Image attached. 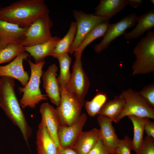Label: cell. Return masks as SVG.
I'll return each instance as SVG.
<instances>
[{
	"instance_id": "obj_1",
	"label": "cell",
	"mask_w": 154,
	"mask_h": 154,
	"mask_svg": "<svg viewBox=\"0 0 154 154\" xmlns=\"http://www.w3.org/2000/svg\"><path fill=\"white\" fill-rule=\"evenodd\" d=\"M43 0H20L0 8V19L27 28L40 17L49 14Z\"/></svg>"
},
{
	"instance_id": "obj_2",
	"label": "cell",
	"mask_w": 154,
	"mask_h": 154,
	"mask_svg": "<svg viewBox=\"0 0 154 154\" xmlns=\"http://www.w3.org/2000/svg\"><path fill=\"white\" fill-rule=\"evenodd\" d=\"M1 108L13 123L17 127L27 144L32 134V129L29 125L15 91V79L9 77H1Z\"/></svg>"
},
{
	"instance_id": "obj_3",
	"label": "cell",
	"mask_w": 154,
	"mask_h": 154,
	"mask_svg": "<svg viewBox=\"0 0 154 154\" xmlns=\"http://www.w3.org/2000/svg\"><path fill=\"white\" fill-rule=\"evenodd\" d=\"M27 61L31 70L29 79L25 86L18 88L19 92L23 94L19 102L22 109L33 108L40 102L48 99L46 95L42 93L40 88L43 73L42 68L45 63L44 60L37 63H33L30 59Z\"/></svg>"
},
{
	"instance_id": "obj_4",
	"label": "cell",
	"mask_w": 154,
	"mask_h": 154,
	"mask_svg": "<svg viewBox=\"0 0 154 154\" xmlns=\"http://www.w3.org/2000/svg\"><path fill=\"white\" fill-rule=\"evenodd\" d=\"M136 59L132 65V75L154 72V33L149 31L134 47Z\"/></svg>"
},
{
	"instance_id": "obj_5",
	"label": "cell",
	"mask_w": 154,
	"mask_h": 154,
	"mask_svg": "<svg viewBox=\"0 0 154 154\" xmlns=\"http://www.w3.org/2000/svg\"><path fill=\"white\" fill-rule=\"evenodd\" d=\"M74 52L75 60L72 67V72L70 80L65 88L83 107L90 83L82 67V53L76 51Z\"/></svg>"
},
{
	"instance_id": "obj_6",
	"label": "cell",
	"mask_w": 154,
	"mask_h": 154,
	"mask_svg": "<svg viewBox=\"0 0 154 154\" xmlns=\"http://www.w3.org/2000/svg\"><path fill=\"white\" fill-rule=\"evenodd\" d=\"M119 96L124 100L125 104L116 123L123 117L131 115L154 119V109L149 105L138 92L129 88L123 91Z\"/></svg>"
},
{
	"instance_id": "obj_7",
	"label": "cell",
	"mask_w": 154,
	"mask_h": 154,
	"mask_svg": "<svg viewBox=\"0 0 154 154\" xmlns=\"http://www.w3.org/2000/svg\"><path fill=\"white\" fill-rule=\"evenodd\" d=\"M49 14L40 17L29 26L19 43L24 47H29L50 40L52 37L50 29L53 23Z\"/></svg>"
},
{
	"instance_id": "obj_8",
	"label": "cell",
	"mask_w": 154,
	"mask_h": 154,
	"mask_svg": "<svg viewBox=\"0 0 154 154\" xmlns=\"http://www.w3.org/2000/svg\"><path fill=\"white\" fill-rule=\"evenodd\" d=\"M60 98L56 108L60 126H70L76 122L81 114L80 103L69 93L65 87L60 86Z\"/></svg>"
},
{
	"instance_id": "obj_9",
	"label": "cell",
	"mask_w": 154,
	"mask_h": 154,
	"mask_svg": "<svg viewBox=\"0 0 154 154\" xmlns=\"http://www.w3.org/2000/svg\"><path fill=\"white\" fill-rule=\"evenodd\" d=\"M73 15L76 20V33L74 41L70 47L69 53L72 54L80 46L89 32L95 26L111 18L103 17L94 14H87L77 10L73 11Z\"/></svg>"
},
{
	"instance_id": "obj_10",
	"label": "cell",
	"mask_w": 154,
	"mask_h": 154,
	"mask_svg": "<svg viewBox=\"0 0 154 154\" xmlns=\"http://www.w3.org/2000/svg\"><path fill=\"white\" fill-rule=\"evenodd\" d=\"M137 17L135 13L127 15L117 23L110 24L102 40L94 47L98 54L107 48L110 43L118 37L125 33L126 30L133 27L137 22Z\"/></svg>"
},
{
	"instance_id": "obj_11",
	"label": "cell",
	"mask_w": 154,
	"mask_h": 154,
	"mask_svg": "<svg viewBox=\"0 0 154 154\" xmlns=\"http://www.w3.org/2000/svg\"><path fill=\"white\" fill-rule=\"evenodd\" d=\"M29 56L27 52H23L8 64L0 65V78L7 76L13 78L17 80L23 87L25 86L29 81L30 76L24 69L23 62L24 60H27Z\"/></svg>"
},
{
	"instance_id": "obj_12",
	"label": "cell",
	"mask_w": 154,
	"mask_h": 154,
	"mask_svg": "<svg viewBox=\"0 0 154 154\" xmlns=\"http://www.w3.org/2000/svg\"><path fill=\"white\" fill-rule=\"evenodd\" d=\"M87 119L86 114H82L78 119L70 126L60 125L58 131L60 146L63 148L74 147Z\"/></svg>"
},
{
	"instance_id": "obj_13",
	"label": "cell",
	"mask_w": 154,
	"mask_h": 154,
	"mask_svg": "<svg viewBox=\"0 0 154 154\" xmlns=\"http://www.w3.org/2000/svg\"><path fill=\"white\" fill-rule=\"evenodd\" d=\"M42 121L58 148L60 146L58 131L60 124L56 108L48 102L42 103L40 108Z\"/></svg>"
},
{
	"instance_id": "obj_14",
	"label": "cell",
	"mask_w": 154,
	"mask_h": 154,
	"mask_svg": "<svg viewBox=\"0 0 154 154\" xmlns=\"http://www.w3.org/2000/svg\"><path fill=\"white\" fill-rule=\"evenodd\" d=\"M58 70L56 65L52 64L43 73L42 76L43 87L46 95L50 102L57 107L60 104V86L56 77Z\"/></svg>"
},
{
	"instance_id": "obj_15",
	"label": "cell",
	"mask_w": 154,
	"mask_h": 154,
	"mask_svg": "<svg viewBox=\"0 0 154 154\" xmlns=\"http://www.w3.org/2000/svg\"><path fill=\"white\" fill-rule=\"evenodd\" d=\"M27 28H22L0 19V49L9 43H19Z\"/></svg>"
},
{
	"instance_id": "obj_16",
	"label": "cell",
	"mask_w": 154,
	"mask_h": 154,
	"mask_svg": "<svg viewBox=\"0 0 154 154\" xmlns=\"http://www.w3.org/2000/svg\"><path fill=\"white\" fill-rule=\"evenodd\" d=\"M97 120L100 127V140L106 146L115 149L119 139L112 124V120L106 116L99 115Z\"/></svg>"
},
{
	"instance_id": "obj_17",
	"label": "cell",
	"mask_w": 154,
	"mask_h": 154,
	"mask_svg": "<svg viewBox=\"0 0 154 154\" xmlns=\"http://www.w3.org/2000/svg\"><path fill=\"white\" fill-rule=\"evenodd\" d=\"M36 142L37 154H57L58 148L42 121L38 127Z\"/></svg>"
},
{
	"instance_id": "obj_18",
	"label": "cell",
	"mask_w": 154,
	"mask_h": 154,
	"mask_svg": "<svg viewBox=\"0 0 154 154\" xmlns=\"http://www.w3.org/2000/svg\"><path fill=\"white\" fill-rule=\"evenodd\" d=\"M137 24L131 31L125 33L123 37L129 40L138 38L146 32L149 31L154 27V10L150 9L148 12L137 17Z\"/></svg>"
},
{
	"instance_id": "obj_19",
	"label": "cell",
	"mask_w": 154,
	"mask_h": 154,
	"mask_svg": "<svg viewBox=\"0 0 154 154\" xmlns=\"http://www.w3.org/2000/svg\"><path fill=\"white\" fill-rule=\"evenodd\" d=\"M61 38L55 36L44 43L29 47H24L26 52H29L35 60V63L44 60L50 56Z\"/></svg>"
},
{
	"instance_id": "obj_20",
	"label": "cell",
	"mask_w": 154,
	"mask_h": 154,
	"mask_svg": "<svg viewBox=\"0 0 154 154\" xmlns=\"http://www.w3.org/2000/svg\"><path fill=\"white\" fill-rule=\"evenodd\" d=\"M99 140V129L94 128L89 131H82L74 148L78 154H88Z\"/></svg>"
},
{
	"instance_id": "obj_21",
	"label": "cell",
	"mask_w": 154,
	"mask_h": 154,
	"mask_svg": "<svg viewBox=\"0 0 154 154\" xmlns=\"http://www.w3.org/2000/svg\"><path fill=\"white\" fill-rule=\"evenodd\" d=\"M128 5V0H101L95 9L94 14L111 18Z\"/></svg>"
},
{
	"instance_id": "obj_22",
	"label": "cell",
	"mask_w": 154,
	"mask_h": 154,
	"mask_svg": "<svg viewBox=\"0 0 154 154\" xmlns=\"http://www.w3.org/2000/svg\"><path fill=\"white\" fill-rule=\"evenodd\" d=\"M76 29V21L71 22L67 33L60 39L50 56L57 59L63 55L69 53L75 37Z\"/></svg>"
},
{
	"instance_id": "obj_23",
	"label": "cell",
	"mask_w": 154,
	"mask_h": 154,
	"mask_svg": "<svg viewBox=\"0 0 154 154\" xmlns=\"http://www.w3.org/2000/svg\"><path fill=\"white\" fill-rule=\"evenodd\" d=\"M125 104L123 99L116 96L112 100L106 101L98 113L110 119L116 123L117 119L122 112Z\"/></svg>"
},
{
	"instance_id": "obj_24",
	"label": "cell",
	"mask_w": 154,
	"mask_h": 154,
	"mask_svg": "<svg viewBox=\"0 0 154 154\" xmlns=\"http://www.w3.org/2000/svg\"><path fill=\"white\" fill-rule=\"evenodd\" d=\"M133 126V137L132 140V149L136 153L142 146L144 141V127L147 117L135 116H127Z\"/></svg>"
},
{
	"instance_id": "obj_25",
	"label": "cell",
	"mask_w": 154,
	"mask_h": 154,
	"mask_svg": "<svg viewBox=\"0 0 154 154\" xmlns=\"http://www.w3.org/2000/svg\"><path fill=\"white\" fill-rule=\"evenodd\" d=\"M110 25L109 20H107L96 25L89 32L80 46L74 51L82 54L85 48L92 41L104 36Z\"/></svg>"
},
{
	"instance_id": "obj_26",
	"label": "cell",
	"mask_w": 154,
	"mask_h": 154,
	"mask_svg": "<svg viewBox=\"0 0 154 154\" xmlns=\"http://www.w3.org/2000/svg\"><path fill=\"white\" fill-rule=\"evenodd\" d=\"M59 64L60 71L57 80L60 86L65 87L70 78L71 73L70 71V67L72 58L66 54L57 58Z\"/></svg>"
},
{
	"instance_id": "obj_27",
	"label": "cell",
	"mask_w": 154,
	"mask_h": 154,
	"mask_svg": "<svg viewBox=\"0 0 154 154\" xmlns=\"http://www.w3.org/2000/svg\"><path fill=\"white\" fill-rule=\"evenodd\" d=\"M26 52L25 47L19 43H11L0 49V64L10 62L20 53Z\"/></svg>"
},
{
	"instance_id": "obj_28",
	"label": "cell",
	"mask_w": 154,
	"mask_h": 154,
	"mask_svg": "<svg viewBox=\"0 0 154 154\" xmlns=\"http://www.w3.org/2000/svg\"><path fill=\"white\" fill-rule=\"evenodd\" d=\"M107 100V96L104 93H98L90 101L85 102V108L89 115L94 117L98 114L99 112Z\"/></svg>"
},
{
	"instance_id": "obj_29",
	"label": "cell",
	"mask_w": 154,
	"mask_h": 154,
	"mask_svg": "<svg viewBox=\"0 0 154 154\" xmlns=\"http://www.w3.org/2000/svg\"><path fill=\"white\" fill-rule=\"evenodd\" d=\"M115 149L116 154H131L132 140L127 135L123 139H119Z\"/></svg>"
},
{
	"instance_id": "obj_30",
	"label": "cell",
	"mask_w": 154,
	"mask_h": 154,
	"mask_svg": "<svg viewBox=\"0 0 154 154\" xmlns=\"http://www.w3.org/2000/svg\"><path fill=\"white\" fill-rule=\"evenodd\" d=\"M138 92L149 105L152 108L154 109V83L144 86Z\"/></svg>"
},
{
	"instance_id": "obj_31",
	"label": "cell",
	"mask_w": 154,
	"mask_h": 154,
	"mask_svg": "<svg viewBox=\"0 0 154 154\" xmlns=\"http://www.w3.org/2000/svg\"><path fill=\"white\" fill-rule=\"evenodd\" d=\"M88 154H116L115 149L108 147L99 140Z\"/></svg>"
},
{
	"instance_id": "obj_32",
	"label": "cell",
	"mask_w": 154,
	"mask_h": 154,
	"mask_svg": "<svg viewBox=\"0 0 154 154\" xmlns=\"http://www.w3.org/2000/svg\"><path fill=\"white\" fill-rule=\"evenodd\" d=\"M136 154H154V138L145 136L142 146Z\"/></svg>"
},
{
	"instance_id": "obj_33",
	"label": "cell",
	"mask_w": 154,
	"mask_h": 154,
	"mask_svg": "<svg viewBox=\"0 0 154 154\" xmlns=\"http://www.w3.org/2000/svg\"><path fill=\"white\" fill-rule=\"evenodd\" d=\"M144 130L147 136L154 138V123L147 118L144 125Z\"/></svg>"
},
{
	"instance_id": "obj_34",
	"label": "cell",
	"mask_w": 154,
	"mask_h": 154,
	"mask_svg": "<svg viewBox=\"0 0 154 154\" xmlns=\"http://www.w3.org/2000/svg\"><path fill=\"white\" fill-rule=\"evenodd\" d=\"M57 154H78L74 147L63 148L60 146L58 149Z\"/></svg>"
},
{
	"instance_id": "obj_35",
	"label": "cell",
	"mask_w": 154,
	"mask_h": 154,
	"mask_svg": "<svg viewBox=\"0 0 154 154\" xmlns=\"http://www.w3.org/2000/svg\"><path fill=\"white\" fill-rule=\"evenodd\" d=\"M143 1L141 0H128V4L135 8L139 7L141 5Z\"/></svg>"
},
{
	"instance_id": "obj_36",
	"label": "cell",
	"mask_w": 154,
	"mask_h": 154,
	"mask_svg": "<svg viewBox=\"0 0 154 154\" xmlns=\"http://www.w3.org/2000/svg\"><path fill=\"white\" fill-rule=\"evenodd\" d=\"M2 80L1 78H0V104L1 100V88L2 84Z\"/></svg>"
},
{
	"instance_id": "obj_37",
	"label": "cell",
	"mask_w": 154,
	"mask_h": 154,
	"mask_svg": "<svg viewBox=\"0 0 154 154\" xmlns=\"http://www.w3.org/2000/svg\"><path fill=\"white\" fill-rule=\"evenodd\" d=\"M150 1L153 4H154V0H150Z\"/></svg>"
}]
</instances>
